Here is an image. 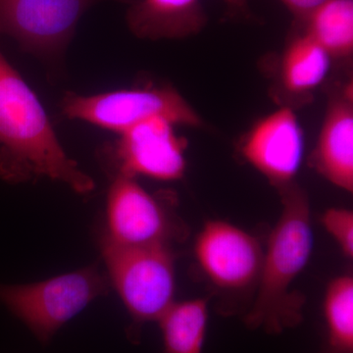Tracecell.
<instances>
[{
    "label": "cell",
    "instance_id": "cell-1",
    "mask_svg": "<svg viewBox=\"0 0 353 353\" xmlns=\"http://www.w3.org/2000/svg\"><path fill=\"white\" fill-rule=\"evenodd\" d=\"M43 176L81 194L94 189L65 152L37 94L0 51V178L21 183Z\"/></svg>",
    "mask_w": 353,
    "mask_h": 353
},
{
    "label": "cell",
    "instance_id": "cell-2",
    "mask_svg": "<svg viewBox=\"0 0 353 353\" xmlns=\"http://www.w3.org/2000/svg\"><path fill=\"white\" fill-rule=\"evenodd\" d=\"M283 211L263 253L254 303L245 316L246 326L280 334L303 319V297L290 285L310 259L313 233L307 194L296 183L279 190Z\"/></svg>",
    "mask_w": 353,
    "mask_h": 353
},
{
    "label": "cell",
    "instance_id": "cell-3",
    "mask_svg": "<svg viewBox=\"0 0 353 353\" xmlns=\"http://www.w3.org/2000/svg\"><path fill=\"white\" fill-rule=\"evenodd\" d=\"M65 117L123 134L143 121L163 118L175 126L202 128L196 109L171 85H148L94 95L67 92L61 101Z\"/></svg>",
    "mask_w": 353,
    "mask_h": 353
},
{
    "label": "cell",
    "instance_id": "cell-4",
    "mask_svg": "<svg viewBox=\"0 0 353 353\" xmlns=\"http://www.w3.org/2000/svg\"><path fill=\"white\" fill-rule=\"evenodd\" d=\"M109 278L126 306L134 333L143 323L158 321L174 301L175 257L171 246H122L101 240Z\"/></svg>",
    "mask_w": 353,
    "mask_h": 353
},
{
    "label": "cell",
    "instance_id": "cell-5",
    "mask_svg": "<svg viewBox=\"0 0 353 353\" xmlns=\"http://www.w3.org/2000/svg\"><path fill=\"white\" fill-rule=\"evenodd\" d=\"M108 288V276L90 266L34 284H0V301L46 341Z\"/></svg>",
    "mask_w": 353,
    "mask_h": 353
},
{
    "label": "cell",
    "instance_id": "cell-6",
    "mask_svg": "<svg viewBox=\"0 0 353 353\" xmlns=\"http://www.w3.org/2000/svg\"><path fill=\"white\" fill-rule=\"evenodd\" d=\"M102 1L105 0H0V34L15 39L24 52L58 68L79 21Z\"/></svg>",
    "mask_w": 353,
    "mask_h": 353
},
{
    "label": "cell",
    "instance_id": "cell-7",
    "mask_svg": "<svg viewBox=\"0 0 353 353\" xmlns=\"http://www.w3.org/2000/svg\"><path fill=\"white\" fill-rule=\"evenodd\" d=\"M185 236V228L159 196L146 192L136 178L114 176L108 196L104 238L122 246L169 245Z\"/></svg>",
    "mask_w": 353,
    "mask_h": 353
},
{
    "label": "cell",
    "instance_id": "cell-8",
    "mask_svg": "<svg viewBox=\"0 0 353 353\" xmlns=\"http://www.w3.org/2000/svg\"><path fill=\"white\" fill-rule=\"evenodd\" d=\"M175 127L163 118H152L118 134L113 143L103 148L114 176L181 180L187 170L188 141L176 134Z\"/></svg>",
    "mask_w": 353,
    "mask_h": 353
},
{
    "label": "cell",
    "instance_id": "cell-9",
    "mask_svg": "<svg viewBox=\"0 0 353 353\" xmlns=\"http://www.w3.org/2000/svg\"><path fill=\"white\" fill-rule=\"evenodd\" d=\"M194 253L209 280L222 290L259 284L263 252L259 241L223 221H208L197 236Z\"/></svg>",
    "mask_w": 353,
    "mask_h": 353
},
{
    "label": "cell",
    "instance_id": "cell-10",
    "mask_svg": "<svg viewBox=\"0 0 353 353\" xmlns=\"http://www.w3.org/2000/svg\"><path fill=\"white\" fill-rule=\"evenodd\" d=\"M240 150L278 190L294 183L304 155L303 130L296 114L285 106L264 116L243 137Z\"/></svg>",
    "mask_w": 353,
    "mask_h": 353
},
{
    "label": "cell",
    "instance_id": "cell-11",
    "mask_svg": "<svg viewBox=\"0 0 353 353\" xmlns=\"http://www.w3.org/2000/svg\"><path fill=\"white\" fill-rule=\"evenodd\" d=\"M313 166L339 189L353 190V94L347 83L329 101L313 152Z\"/></svg>",
    "mask_w": 353,
    "mask_h": 353
},
{
    "label": "cell",
    "instance_id": "cell-12",
    "mask_svg": "<svg viewBox=\"0 0 353 353\" xmlns=\"http://www.w3.org/2000/svg\"><path fill=\"white\" fill-rule=\"evenodd\" d=\"M128 4V27L139 39H187L208 24L202 0H130Z\"/></svg>",
    "mask_w": 353,
    "mask_h": 353
},
{
    "label": "cell",
    "instance_id": "cell-13",
    "mask_svg": "<svg viewBox=\"0 0 353 353\" xmlns=\"http://www.w3.org/2000/svg\"><path fill=\"white\" fill-rule=\"evenodd\" d=\"M331 60L307 34H297L288 44L281 60L283 87L292 94H309L326 79Z\"/></svg>",
    "mask_w": 353,
    "mask_h": 353
},
{
    "label": "cell",
    "instance_id": "cell-14",
    "mask_svg": "<svg viewBox=\"0 0 353 353\" xmlns=\"http://www.w3.org/2000/svg\"><path fill=\"white\" fill-rule=\"evenodd\" d=\"M304 34L328 53L331 59L353 54V0H326L303 21Z\"/></svg>",
    "mask_w": 353,
    "mask_h": 353
},
{
    "label": "cell",
    "instance_id": "cell-15",
    "mask_svg": "<svg viewBox=\"0 0 353 353\" xmlns=\"http://www.w3.org/2000/svg\"><path fill=\"white\" fill-rule=\"evenodd\" d=\"M162 353H202L208 325V299L174 303L158 319Z\"/></svg>",
    "mask_w": 353,
    "mask_h": 353
},
{
    "label": "cell",
    "instance_id": "cell-16",
    "mask_svg": "<svg viewBox=\"0 0 353 353\" xmlns=\"http://www.w3.org/2000/svg\"><path fill=\"white\" fill-rule=\"evenodd\" d=\"M330 352H353V279L341 276L332 281L324 301Z\"/></svg>",
    "mask_w": 353,
    "mask_h": 353
},
{
    "label": "cell",
    "instance_id": "cell-17",
    "mask_svg": "<svg viewBox=\"0 0 353 353\" xmlns=\"http://www.w3.org/2000/svg\"><path fill=\"white\" fill-rule=\"evenodd\" d=\"M322 224L325 230L340 246L347 257H353V213L345 208H330L323 214Z\"/></svg>",
    "mask_w": 353,
    "mask_h": 353
},
{
    "label": "cell",
    "instance_id": "cell-18",
    "mask_svg": "<svg viewBox=\"0 0 353 353\" xmlns=\"http://www.w3.org/2000/svg\"><path fill=\"white\" fill-rule=\"evenodd\" d=\"M280 1L287 7L288 10L296 17V20L303 22L309 14L324 3L326 0H280Z\"/></svg>",
    "mask_w": 353,
    "mask_h": 353
},
{
    "label": "cell",
    "instance_id": "cell-19",
    "mask_svg": "<svg viewBox=\"0 0 353 353\" xmlns=\"http://www.w3.org/2000/svg\"><path fill=\"white\" fill-rule=\"evenodd\" d=\"M232 15H248V0H223Z\"/></svg>",
    "mask_w": 353,
    "mask_h": 353
},
{
    "label": "cell",
    "instance_id": "cell-20",
    "mask_svg": "<svg viewBox=\"0 0 353 353\" xmlns=\"http://www.w3.org/2000/svg\"><path fill=\"white\" fill-rule=\"evenodd\" d=\"M326 353H333V352H329V350H327Z\"/></svg>",
    "mask_w": 353,
    "mask_h": 353
}]
</instances>
